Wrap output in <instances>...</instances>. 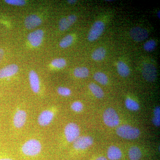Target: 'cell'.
Segmentation results:
<instances>
[{
  "label": "cell",
  "mask_w": 160,
  "mask_h": 160,
  "mask_svg": "<svg viewBox=\"0 0 160 160\" xmlns=\"http://www.w3.org/2000/svg\"><path fill=\"white\" fill-rule=\"evenodd\" d=\"M18 66L16 64H10L0 69V78H8L16 74L18 71Z\"/></svg>",
  "instance_id": "12"
},
{
  "label": "cell",
  "mask_w": 160,
  "mask_h": 160,
  "mask_svg": "<svg viewBox=\"0 0 160 160\" xmlns=\"http://www.w3.org/2000/svg\"><path fill=\"white\" fill-rule=\"evenodd\" d=\"M125 105L127 109L131 111H137L140 108L138 103L131 98H127L125 101Z\"/></svg>",
  "instance_id": "21"
},
{
  "label": "cell",
  "mask_w": 160,
  "mask_h": 160,
  "mask_svg": "<svg viewBox=\"0 0 160 160\" xmlns=\"http://www.w3.org/2000/svg\"><path fill=\"white\" fill-rule=\"evenodd\" d=\"M93 143L92 137L88 136H79L73 142V146L77 150H84L89 148Z\"/></svg>",
  "instance_id": "6"
},
{
  "label": "cell",
  "mask_w": 160,
  "mask_h": 160,
  "mask_svg": "<svg viewBox=\"0 0 160 160\" xmlns=\"http://www.w3.org/2000/svg\"><path fill=\"white\" fill-rule=\"evenodd\" d=\"M95 160H108L107 158L105 157L100 156L98 158H97Z\"/></svg>",
  "instance_id": "34"
},
{
  "label": "cell",
  "mask_w": 160,
  "mask_h": 160,
  "mask_svg": "<svg viewBox=\"0 0 160 160\" xmlns=\"http://www.w3.org/2000/svg\"><path fill=\"white\" fill-rule=\"evenodd\" d=\"M5 2L9 5L16 6H23L26 3L24 0H6Z\"/></svg>",
  "instance_id": "29"
},
{
  "label": "cell",
  "mask_w": 160,
  "mask_h": 160,
  "mask_svg": "<svg viewBox=\"0 0 160 160\" xmlns=\"http://www.w3.org/2000/svg\"><path fill=\"white\" fill-rule=\"evenodd\" d=\"M54 117V113L51 109H46L40 113L38 122L40 126H46L51 123Z\"/></svg>",
  "instance_id": "9"
},
{
  "label": "cell",
  "mask_w": 160,
  "mask_h": 160,
  "mask_svg": "<svg viewBox=\"0 0 160 160\" xmlns=\"http://www.w3.org/2000/svg\"><path fill=\"white\" fill-rule=\"evenodd\" d=\"M51 64L52 66L55 68L62 69L66 66V60L62 58H56L52 60Z\"/></svg>",
  "instance_id": "24"
},
{
  "label": "cell",
  "mask_w": 160,
  "mask_h": 160,
  "mask_svg": "<svg viewBox=\"0 0 160 160\" xmlns=\"http://www.w3.org/2000/svg\"><path fill=\"white\" fill-rule=\"evenodd\" d=\"M42 22V19L36 15H30L25 19V26L27 29H33L41 25Z\"/></svg>",
  "instance_id": "13"
},
{
  "label": "cell",
  "mask_w": 160,
  "mask_h": 160,
  "mask_svg": "<svg viewBox=\"0 0 160 160\" xmlns=\"http://www.w3.org/2000/svg\"><path fill=\"white\" fill-rule=\"evenodd\" d=\"M105 25L101 21L95 22L88 34V40L89 42H94L97 40L104 31Z\"/></svg>",
  "instance_id": "5"
},
{
  "label": "cell",
  "mask_w": 160,
  "mask_h": 160,
  "mask_svg": "<svg viewBox=\"0 0 160 160\" xmlns=\"http://www.w3.org/2000/svg\"><path fill=\"white\" fill-rule=\"evenodd\" d=\"M122 156V153L119 147L111 146L107 150V157L110 160H119Z\"/></svg>",
  "instance_id": "15"
},
{
  "label": "cell",
  "mask_w": 160,
  "mask_h": 160,
  "mask_svg": "<svg viewBox=\"0 0 160 160\" xmlns=\"http://www.w3.org/2000/svg\"><path fill=\"white\" fill-rule=\"evenodd\" d=\"M67 18L68 21H69L70 26H71L72 24H74L75 22L76 21L77 18V16L75 15L72 14L69 16Z\"/></svg>",
  "instance_id": "30"
},
{
  "label": "cell",
  "mask_w": 160,
  "mask_h": 160,
  "mask_svg": "<svg viewBox=\"0 0 160 160\" xmlns=\"http://www.w3.org/2000/svg\"><path fill=\"white\" fill-rule=\"evenodd\" d=\"M152 122L153 125L157 127H159L160 126V118L153 117L152 119Z\"/></svg>",
  "instance_id": "32"
},
{
  "label": "cell",
  "mask_w": 160,
  "mask_h": 160,
  "mask_svg": "<svg viewBox=\"0 0 160 160\" xmlns=\"http://www.w3.org/2000/svg\"><path fill=\"white\" fill-rule=\"evenodd\" d=\"M0 160H13L12 159L8 158H2L0 159Z\"/></svg>",
  "instance_id": "36"
},
{
  "label": "cell",
  "mask_w": 160,
  "mask_h": 160,
  "mask_svg": "<svg viewBox=\"0 0 160 160\" xmlns=\"http://www.w3.org/2000/svg\"><path fill=\"white\" fill-rule=\"evenodd\" d=\"M71 108L73 111L77 112H80L83 110L84 106L82 103L81 102L76 101V102H73L72 104Z\"/></svg>",
  "instance_id": "27"
},
{
  "label": "cell",
  "mask_w": 160,
  "mask_h": 160,
  "mask_svg": "<svg viewBox=\"0 0 160 160\" xmlns=\"http://www.w3.org/2000/svg\"><path fill=\"white\" fill-rule=\"evenodd\" d=\"M27 116V113L25 110L18 109L13 117V123L15 127L18 129L23 127L26 124Z\"/></svg>",
  "instance_id": "11"
},
{
  "label": "cell",
  "mask_w": 160,
  "mask_h": 160,
  "mask_svg": "<svg viewBox=\"0 0 160 160\" xmlns=\"http://www.w3.org/2000/svg\"><path fill=\"white\" fill-rule=\"evenodd\" d=\"M77 1H76V0H69V1H68V2L70 4H74V3H75Z\"/></svg>",
  "instance_id": "35"
},
{
  "label": "cell",
  "mask_w": 160,
  "mask_h": 160,
  "mask_svg": "<svg viewBox=\"0 0 160 160\" xmlns=\"http://www.w3.org/2000/svg\"><path fill=\"white\" fill-rule=\"evenodd\" d=\"M143 77L147 81L152 82L156 80L157 76L156 68L151 64H145L142 70Z\"/></svg>",
  "instance_id": "7"
},
{
  "label": "cell",
  "mask_w": 160,
  "mask_h": 160,
  "mask_svg": "<svg viewBox=\"0 0 160 160\" xmlns=\"http://www.w3.org/2000/svg\"><path fill=\"white\" fill-rule=\"evenodd\" d=\"M73 41V36L71 35H67L61 40L59 43V46L62 48H67L72 44Z\"/></svg>",
  "instance_id": "23"
},
{
  "label": "cell",
  "mask_w": 160,
  "mask_h": 160,
  "mask_svg": "<svg viewBox=\"0 0 160 160\" xmlns=\"http://www.w3.org/2000/svg\"><path fill=\"white\" fill-rule=\"evenodd\" d=\"M44 32L42 29H37L29 33L27 39L32 46L34 47L39 46L42 42Z\"/></svg>",
  "instance_id": "8"
},
{
  "label": "cell",
  "mask_w": 160,
  "mask_h": 160,
  "mask_svg": "<svg viewBox=\"0 0 160 160\" xmlns=\"http://www.w3.org/2000/svg\"><path fill=\"white\" fill-rule=\"evenodd\" d=\"M89 88L92 93L96 98H102L104 96V92L103 89L94 83H91L89 84Z\"/></svg>",
  "instance_id": "17"
},
{
  "label": "cell",
  "mask_w": 160,
  "mask_h": 160,
  "mask_svg": "<svg viewBox=\"0 0 160 160\" xmlns=\"http://www.w3.org/2000/svg\"><path fill=\"white\" fill-rule=\"evenodd\" d=\"M70 26L67 18H64L60 20L59 22V27L61 31L67 30Z\"/></svg>",
  "instance_id": "25"
},
{
  "label": "cell",
  "mask_w": 160,
  "mask_h": 160,
  "mask_svg": "<svg viewBox=\"0 0 160 160\" xmlns=\"http://www.w3.org/2000/svg\"><path fill=\"white\" fill-rule=\"evenodd\" d=\"M73 74L76 77L83 78L89 76V70L86 67H77L74 69Z\"/></svg>",
  "instance_id": "20"
},
{
  "label": "cell",
  "mask_w": 160,
  "mask_h": 160,
  "mask_svg": "<svg viewBox=\"0 0 160 160\" xmlns=\"http://www.w3.org/2000/svg\"><path fill=\"white\" fill-rule=\"evenodd\" d=\"M130 36L136 42H140L148 37V32L146 29L139 27L132 28L130 31Z\"/></svg>",
  "instance_id": "10"
},
{
  "label": "cell",
  "mask_w": 160,
  "mask_h": 160,
  "mask_svg": "<svg viewBox=\"0 0 160 160\" xmlns=\"http://www.w3.org/2000/svg\"><path fill=\"white\" fill-rule=\"evenodd\" d=\"M129 158L130 160H139L142 156V152L139 147L132 146L129 150Z\"/></svg>",
  "instance_id": "18"
},
{
  "label": "cell",
  "mask_w": 160,
  "mask_h": 160,
  "mask_svg": "<svg viewBox=\"0 0 160 160\" xmlns=\"http://www.w3.org/2000/svg\"><path fill=\"white\" fill-rule=\"evenodd\" d=\"M64 133L67 142L73 143L80 136L79 127L76 123H68L65 127Z\"/></svg>",
  "instance_id": "4"
},
{
  "label": "cell",
  "mask_w": 160,
  "mask_h": 160,
  "mask_svg": "<svg viewBox=\"0 0 160 160\" xmlns=\"http://www.w3.org/2000/svg\"><path fill=\"white\" fill-rule=\"evenodd\" d=\"M154 117L160 118V107L159 106H157L155 108L153 111Z\"/></svg>",
  "instance_id": "31"
},
{
  "label": "cell",
  "mask_w": 160,
  "mask_h": 160,
  "mask_svg": "<svg viewBox=\"0 0 160 160\" xmlns=\"http://www.w3.org/2000/svg\"><path fill=\"white\" fill-rule=\"evenodd\" d=\"M117 67L118 72L121 76L126 77L129 75L130 73V69L128 66L124 62L122 61L118 62Z\"/></svg>",
  "instance_id": "16"
},
{
  "label": "cell",
  "mask_w": 160,
  "mask_h": 160,
  "mask_svg": "<svg viewBox=\"0 0 160 160\" xmlns=\"http://www.w3.org/2000/svg\"><path fill=\"white\" fill-rule=\"evenodd\" d=\"M116 133L120 137L126 139L133 140L139 136V129L130 125H123L117 129Z\"/></svg>",
  "instance_id": "2"
},
{
  "label": "cell",
  "mask_w": 160,
  "mask_h": 160,
  "mask_svg": "<svg viewBox=\"0 0 160 160\" xmlns=\"http://www.w3.org/2000/svg\"><path fill=\"white\" fill-rule=\"evenodd\" d=\"M95 80L102 85H106L108 82V78L107 75L103 72H96L93 75Z\"/></svg>",
  "instance_id": "22"
},
{
  "label": "cell",
  "mask_w": 160,
  "mask_h": 160,
  "mask_svg": "<svg viewBox=\"0 0 160 160\" xmlns=\"http://www.w3.org/2000/svg\"><path fill=\"white\" fill-rule=\"evenodd\" d=\"M29 81L32 91L35 93H38L40 89L39 78L37 73L34 70L29 72Z\"/></svg>",
  "instance_id": "14"
},
{
  "label": "cell",
  "mask_w": 160,
  "mask_h": 160,
  "mask_svg": "<svg viewBox=\"0 0 160 160\" xmlns=\"http://www.w3.org/2000/svg\"><path fill=\"white\" fill-rule=\"evenodd\" d=\"M58 92L60 95L68 97L71 94V91L69 88L65 87H59L58 89Z\"/></svg>",
  "instance_id": "28"
},
{
  "label": "cell",
  "mask_w": 160,
  "mask_h": 160,
  "mask_svg": "<svg viewBox=\"0 0 160 160\" xmlns=\"http://www.w3.org/2000/svg\"><path fill=\"white\" fill-rule=\"evenodd\" d=\"M156 43L153 40H150L147 41L144 44V49L146 51L150 52L152 51L156 48Z\"/></svg>",
  "instance_id": "26"
},
{
  "label": "cell",
  "mask_w": 160,
  "mask_h": 160,
  "mask_svg": "<svg viewBox=\"0 0 160 160\" xmlns=\"http://www.w3.org/2000/svg\"><path fill=\"white\" fill-rule=\"evenodd\" d=\"M103 121L106 126L115 127L118 126L120 118L117 112L112 108L106 109L103 115Z\"/></svg>",
  "instance_id": "3"
},
{
  "label": "cell",
  "mask_w": 160,
  "mask_h": 160,
  "mask_svg": "<svg viewBox=\"0 0 160 160\" xmlns=\"http://www.w3.org/2000/svg\"><path fill=\"white\" fill-rule=\"evenodd\" d=\"M106 49L103 47H99L94 50L92 54V59L96 61H100L103 60L106 56Z\"/></svg>",
  "instance_id": "19"
},
{
  "label": "cell",
  "mask_w": 160,
  "mask_h": 160,
  "mask_svg": "<svg viewBox=\"0 0 160 160\" xmlns=\"http://www.w3.org/2000/svg\"><path fill=\"white\" fill-rule=\"evenodd\" d=\"M42 144L36 139H30L23 144L22 151L27 156L33 157L39 154L42 151Z\"/></svg>",
  "instance_id": "1"
},
{
  "label": "cell",
  "mask_w": 160,
  "mask_h": 160,
  "mask_svg": "<svg viewBox=\"0 0 160 160\" xmlns=\"http://www.w3.org/2000/svg\"><path fill=\"white\" fill-rule=\"evenodd\" d=\"M4 51L2 49H0V62L4 57Z\"/></svg>",
  "instance_id": "33"
},
{
  "label": "cell",
  "mask_w": 160,
  "mask_h": 160,
  "mask_svg": "<svg viewBox=\"0 0 160 160\" xmlns=\"http://www.w3.org/2000/svg\"><path fill=\"white\" fill-rule=\"evenodd\" d=\"M157 15L158 18H160V11L158 12Z\"/></svg>",
  "instance_id": "37"
}]
</instances>
